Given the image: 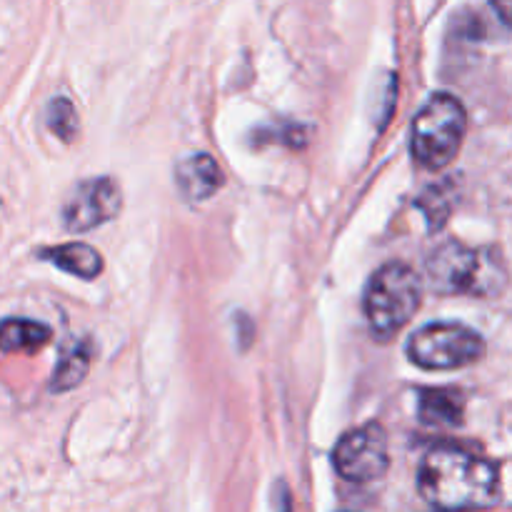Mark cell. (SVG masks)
Here are the masks:
<instances>
[{
  "instance_id": "14",
  "label": "cell",
  "mask_w": 512,
  "mask_h": 512,
  "mask_svg": "<svg viewBox=\"0 0 512 512\" xmlns=\"http://www.w3.org/2000/svg\"><path fill=\"white\" fill-rule=\"evenodd\" d=\"M418 208L425 210V218H428L430 230H438L448 223L450 218V200L445 198L443 188H430L425 190L423 198L418 200Z\"/></svg>"
},
{
  "instance_id": "7",
  "label": "cell",
  "mask_w": 512,
  "mask_h": 512,
  "mask_svg": "<svg viewBox=\"0 0 512 512\" xmlns=\"http://www.w3.org/2000/svg\"><path fill=\"white\" fill-rule=\"evenodd\" d=\"M120 188L113 178L85 180L65 203L63 223L70 233H88L120 213Z\"/></svg>"
},
{
  "instance_id": "4",
  "label": "cell",
  "mask_w": 512,
  "mask_h": 512,
  "mask_svg": "<svg viewBox=\"0 0 512 512\" xmlns=\"http://www.w3.org/2000/svg\"><path fill=\"white\" fill-rule=\"evenodd\" d=\"M468 133V113L455 95L438 93L413 120V158L425 170H443L458 158Z\"/></svg>"
},
{
  "instance_id": "15",
  "label": "cell",
  "mask_w": 512,
  "mask_h": 512,
  "mask_svg": "<svg viewBox=\"0 0 512 512\" xmlns=\"http://www.w3.org/2000/svg\"><path fill=\"white\" fill-rule=\"evenodd\" d=\"M493 3V8L498 10V18L500 23H503V28H508L510 25V0H490Z\"/></svg>"
},
{
  "instance_id": "11",
  "label": "cell",
  "mask_w": 512,
  "mask_h": 512,
  "mask_svg": "<svg viewBox=\"0 0 512 512\" xmlns=\"http://www.w3.org/2000/svg\"><path fill=\"white\" fill-rule=\"evenodd\" d=\"M40 258L53 263L55 268L65 270V273L75 275V278L93 280L103 273V258L95 248L85 243H65L55 245V248H48L40 253Z\"/></svg>"
},
{
  "instance_id": "12",
  "label": "cell",
  "mask_w": 512,
  "mask_h": 512,
  "mask_svg": "<svg viewBox=\"0 0 512 512\" xmlns=\"http://www.w3.org/2000/svg\"><path fill=\"white\" fill-rule=\"evenodd\" d=\"M90 365H93V343L88 338L75 340L60 355L58 368H55L53 380H50V390L53 393H68V390L78 388L88 378Z\"/></svg>"
},
{
  "instance_id": "1",
  "label": "cell",
  "mask_w": 512,
  "mask_h": 512,
  "mask_svg": "<svg viewBox=\"0 0 512 512\" xmlns=\"http://www.w3.org/2000/svg\"><path fill=\"white\" fill-rule=\"evenodd\" d=\"M420 495L438 510H473L498 503V468L455 445H438L420 463Z\"/></svg>"
},
{
  "instance_id": "6",
  "label": "cell",
  "mask_w": 512,
  "mask_h": 512,
  "mask_svg": "<svg viewBox=\"0 0 512 512\" xmlns=\"http://www.w3.org/2000/svg\"><path fill=\"white\" fill-rule=\"evenodd\" d=\"M333 463L348 483L368 485L383 478L390 468L388 433L383 425L368 423L345 433L335 445Z\"/></svg>"
},
{
  "instance_id": "8",
  "label": "cell",
  "mask_w": 512,
  "mask_h": 512,
  "mask_svg": "<svg viewBox=\"0 0 512 512\" xmlns=\"http://www.w3.org/2000/svg\"><path fill=\"white\" fill-rule=\"evenodd\" d=\"M175 180H178L180 193L193 203H203V200L213 198L225 183V175L220 170L218 160L210 158L208 153H198L185 158L175 170Z\"/></svg>"
},
{
  "instance_id": "3",
  "label": "cell",
  "mask_w": 512,
  "mask_h": 512,
  "mask_svg": "<svg viewBox=\"0 0 512 512\" xmlns=\"http://www.w3.org/2000/svg\"><path fill=\"white\" fill-rule=\"evenodd\" d=\"M423 303V280L408 263H385L365 290V320L375 340H393Z\"/></svg>"
},
{
  "instance_id": "2",
  "label": "cell",
  "mask_w": 512,
  "mask_h": 512,
  "mask_svg": "<svg viewBox=\"0 0 512 512\" xmlns=\"http://www.w3.org/2000/svg\"><path fill=\"white\" fill-rule=\"evenodd\" d=\"M428 285L440 295L495 298L508 285V263L498 248H468L445 240L425 260Z\"/></svg>"
},
{
  "instance_id": "13",
  "label": "cell",
  "mask_w": 512,
  "mask_h": 512,
  "mask_svg": "<svg viewBox=\"0 0 512 512\" xmlns=\"http://www.w3.org/2000/svg\"><path fill=\"white\" fill-rule=\"evenodd\" d=\"M48 128L55 138L63 143H73L78 138L80 120L75 113V105L68 98H55L48 108Z\"/></svg>"
},
{
  "instance_id": "9",
  "label": "cell",
  "mask_w": 512,
  "mask_h": 512,
  "mask_svg": "<svg viewBox=\"0 0 512 512\" xmlns=\"http://www.w3.org/2000/svg\"><path fill=\"white\" fill-rule=\"evenodd\" d=\"M418 415L420 423L428 425V428H455V425L463 423L465 395L450 388L423 390Z\"/></svg>"
},
{
  "instance_id": "10",
  "label": "cell",
  "mask_w": 512,
  "mask_h": 512,
  "mask_svg": "<svg viewBox=\"0 0 512 512\" xmlns=\"http://www.w3.org/2000/svg\"><path fill=\"white\" fill-rule=\"evenodd\" d=\"M53 338V330L38 320L8 318L0 323V353L33 355L43 350Z\"/></svg>"
},
{
  "instance_id": "5",
  "label": "cell",
  "mask_w": 512,
  "mask_h": 512,
  "mask_svg": "<svg viewBox=\"0 0 512 512\" xmlns=\"http://www.w3.org/2000/svg\"><path fill=\"white\" fill-rule=\"evenodd\" d=\"M408 355L423 370H458L483 358L485 340L468 325L433 323L410 338Z\"/></svg>"
}]
</instances>
